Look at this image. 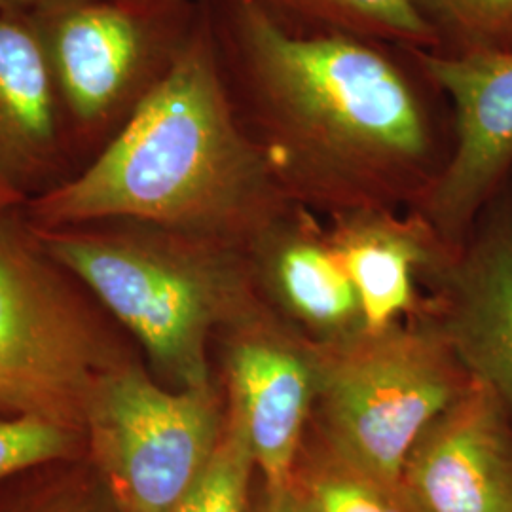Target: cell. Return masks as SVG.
<instances>
[{
	"label": "cell",
	"instance_id": "7402d4cb",
	"mask_svg": "<svg viewBox=\"0 0 512 512\" xmlns=\"http://www.w3.org/2000/svg\"><path fill=\"white\" fill-rule=\"evenodd\" d=\"M59 2H69V0H0V10L16 12V14H31L38 8L52 6Z\"/></svg>",
	"mask_w": 512,
	"mask_h": 512
},
{
	"label": "cell",
	"instance_id": "ac0fdd59",
	"mask_svg": "<svg viewBox=\"0 0 512 512\" xmlns=\"http://www.w3.org/2000/svg\"><path fill=\"white\" fill-rule=\"evenodd\" d=\"M255 475V458L243 421L228 403L224 431L213 459L177 512H249Z\"/></svg>",
	"mask_w": 512,
	"mask_h": 512
},
{
	"label": "cell",
	"instance_id": "277c9868",
	"mask_svg": "<svg viewBox=\"0 0 512 512\" xmlns=\"http://www.w3.org/2000/svg\"><path fill=\"white\" fill-rule=\"evenodd\" d=\"M19 209L0 219V416L84 433L93 385L141 349Z\"/></svg>",
	"mask_w": 512,
	"mask_h": 512
},
{
	"label": "cell",
	"instance_id": "7a4b0ae2",
	"mask_svg": "<svg viewBox=\"0 0 512 512\" xmlns=\"http://www.w3.org/2000/svg\"><path fill=\"white\" fill-rule=\"evenodd\" d=\"M291 205L239 116L211 21L196 16L169 69L109 143L19 213L35 228L141 220L249 247Z\"/></svg>",
	"mask_w": 512,
	"mask_h": 512
},
{
	"label": "cell",
	"instance_id": "e0dca14e",
	"mask_svg": "<svg viewBox=\"0 0 512 512\" xmlns=\"http://www.w3.org/2000/svg\"><path fill=\"white\" fill-rule=\"evenodd\" d=\"M0 512H120L90 459H67L0 482Z\"/></svg>",
	"mask_w": 512,
	"mask_h": 512
},
{
	"label": "cell",
	"instance_id": "d6986e66",
	"mask_svg": "<svg viewBox=\"0 0 512 512\" xmlns=\"http://www.w3.org/2000/svg\"><path fill=\"white\" fill-rule=\"evenodd\" d=\"M452 52L512 48V0H416Z\"/></svg>",
	"mask_w": 512,
	"mask_h": 512
},
{
	"label": "cell",
	"instance_id": "7c38bea8",
	"mask_svg": "<svg viewBox=\"0 0 512 512\" xmlns=\"http://www.w3.org/2000/svg\"><path fill=\"white\" fill-rule=\"evenodd\" d=\"M78 162L33 21L0 10V186L27 202L67 183Z\"/></svg>",
	"mask_w": 512,
	"mask_h": 512
},
{
	"label": "cell",
	"instance_id": "9a60e30c",
	"mask_svg": "<svg viewBox=\"0 0 512 512\" xmlns=\"http://www.w3.org/2000/svg\"><path fill=\"white\" fill-rule=\"evenodd\" d=\"M277 18L310 31L346 33L408 52L442 50V38L416 0H255Z\"/></svg>",
	"mask_w": 512,
	"mask_h": 512
},
{
	"label": "cell",
	"instance_id": "6da1fadb",
	"mask_svg": "<svg viewBox=\"0 0 512 512\" xmlns=\"http://www.w3.org/2000/svg\"><path fill=\"white\" fill-rule=\"evenodd\" d=\"M226 35L249 131L291 202L330 217L423 200L444 162L435 124L382 42L291 29L255 0H228Z\"/></svg>",
	"mask_w": 512,
	"mask_h": 512
},
{
	"label": "cell",
	"instance_id": "52a82bcc",
	"mask_svg": "<svg viewBox=\"0 0 512 512\" xmlns=\"http://www.w3.org/2000/svg\"><path fill=\"white\" fill-rule=\"evenodd\" d=\"M27 16L88 162L158 84L196 18L188 2L158 0H69Z\"/></svg>",
	"mask_w": 512,
	"mask_h": 512
},
{
	"label": "cell",
	"instance_id": "ba28073f",
	"mask_svg": "<svg viewBox=\"0 0 512 512\" xmlns=\"http://www.w3.org/2000/svg\"><path fill=\"white\" fill-rule=\"evenodd\" d=\"M454 109V147L414 209L459 251L512 169V48L414 50Z\"/></svg>",
	"mask_w": 512,
	"mask_h": 512
},
{
	"label": "cell",
	"instance_id": "30bf717a",
	"mask_svg": "<svg viewBox=\"0 0 512 512\" xmlns=\"http://www.w3.org/2000/svg\"><path fill=\"white\" fill-rule=\"evenodd\" d=\"M429 289L423 315L512 414V190L503 188L488 203Z\"/></svg>",
	"mask_w": 512,
	"mask_h": 512
},
{
	"label": "cell",
	"instance_id": "8fae6325",
	"mask_svg": "<svg viewBox=\"0 0 512 512\" xmlns=\"http://www.w3.org/2000/svg\"><path fill=\"white\" fill-rule=\"evenodd\" d=\"M403 482L421 512H512V414L473 378L421 433Z\"/></svg>",
	"mask_w": 512,
	"mask_h": 512
},
{
	"label": "cell",
	"instance_id": "cb8c5ba5",
	"mask_svg": "<svg viewBox=\"0 0 512 512\" xmlns=\"http://www.w3.org/2000/svg\"><path fill=\"white\" fill-rule=\"evenodd\" d=\"M158 2H186V0H158Z\"/></svg>",
	"mask_w": 512,
	"mask_h": 512
},
{
	"label": "cell",
	"instance_id": "603a6c76",
	"mask_svg": "<svg viewBox=\"0 0 512 512\" xmlns=\"http://www.w3.org/2000/svg\"><path fill=\"white\" fill-rule=\"evenodd\" d=\"M23 200L19 198L18 194H14L12 190L0 186V219L18 211L19 207L23 205Z\"/></svg>",
	"mask_w": 512,
	"mask_h": 512
},
{
	"label": "cell",
	"instance_id": "3957f363",
	"mask_svg": "<svg viewBox=\"0 0 512 512\" xmlns=\"http://www.w3.org/2000/svg\"><path fill=\"white\" fill-rule=\"evenodd\" d=\"M29 228L171 389L213 384L219 372L211 366V346L262 300L241 245L129 219Z\"/></svg>",
	"mask_w": 512,
	"mask_h": 512
},
{
	"label": "cell",
	"instance_id": "44dd1931",
	"mask_svg": "<svg viewBox=\"0 0 512 512\" xmlns=\"http://www.w3.org/2000/svg\"><path fill=\"white\" fill-rule=\"evenodd\" d=\"M249 512H315L310 501L296 490L293 482L285 488L268 490L262 486L258 494L251 499Z\"/></svg>",
	"mask_w": 512,
	"mask_h": 512
},
{
	"label": "cell",
	"instance_id": "5bb4252c",
	"mask_svg": "<svg viewBox=\"0 0 512 512\" xmlns=\"http://www.w3.org/2000/svg\"><path fill=\"white\" fill-rule=\"evenodd\" d=\"M247 251L260 296L313 344L332 348L366 332L357 291L311 209L293 203Z\"/></svg>",
	"mask_w": 512,
	"mask_h": 512
},
{
	"label": "cell",
	"instance_id": "2e32d148",
	"mask_svg": "<svg viewBox=\"0 0 512 512\" xmlns=\"http://www.w3.org/2000/svg\"><path fill=\"white\" fill-rule=\"evenodd\" d=\"M291 482L315 512H421L403 480H387L349 463L311 429Z\"/></svg>",
	"mask_w": 512,
	"mask_h": 512
},
{
	"label": "cell",
	"instance_id": "8992f818",
	"mask_svg": "<svg viewBox=\"0 0 512 512\" xmlns=\"http://www.w3.org/2000/svg\"><path fill=\"white\" fill-rule=\"evenodd\" d=\"M219 378L171 389L143 355L93 385L84 416L86 458L120 512H177L219 446L226 421Z\"/></svg>",
	"mask_w": 512,
	"mask_h": 512
},
{
	"label": "cell",
	"instance_id": "9c48e42d",
	"mask_svg": "<svg viewBox=\"0 0 512 512\" xmlns=\"http://www.w3.org/2000/svg\"><path fill=\"white\" fill-rule=\"evenodd\" d=\"M220 380L238 410L268 490L285 488L310 429L321 385L323 348L262 298L217 338Z\"/></svg>",
	"mask_w": 512,
	"mask_h": 512
},
{
	"label": "cell",
	"instance_id": "4fadbf2b",
	"mask_svg": "<svg viewBox=\"0 0 512 512\" xmlns=\"http://www.w3.org/2000/svg\"><path fill=\"white\" fill-rule=\"evenodd\" d=\"M330 247L353 283L366 332L421 317V283H433L459 251L440 238L418 209L363 207L330 215Z\"/></svg>",
	"mask_w": 512,
	"mask_h": 512
},
{
	"label": "cell",
	"instance_id": "5b68a950",
	"mask_svg": "<svg viewBox=\"0 0 512 512\" xmlns=\"http://www.w3.org/2000/svg\"><path fill=\"white\" fill-rule=\"evenodd\" d=\"M471 382L437 325L421 315L323 348L310 429L349 463L401 482L421 433Z\"/></svg>",
	"mask_w": 512,
	"mask_h": 512
},
{
	"label": "cell",
	"instance_id": "ffe728a7",
	"mask_svg": "<svg viewBox=\"0 0 512 512\" xmlns=\"http://www.w3.org/2000/svg\"><path fill=\"white\" fill-rule=\"evenodd\" d=\"M86 458L84 433L0 416V482L55 461Z\"/></svg>",
	"mask_w": 512,
	"mask_h": 512
}]
</instances>
